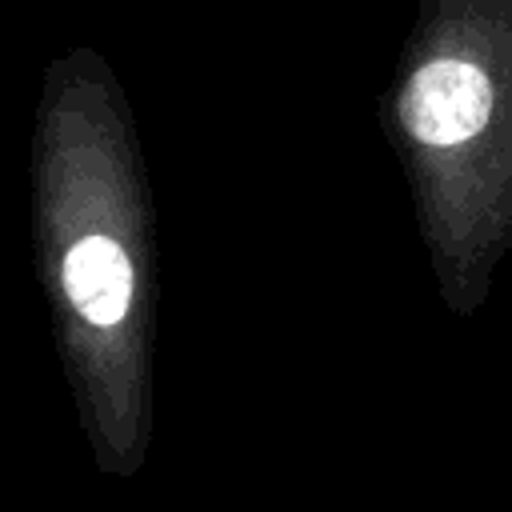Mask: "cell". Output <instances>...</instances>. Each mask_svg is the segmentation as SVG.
I'll return each mask as SVG.
<instances>
[{"mask_svg": "<svg viewBox=\"0 0 512 512\" xmlns=\"http://www.w3.org/2000/svg\"><path fill=\"white\" fill-rule=\"evenodd\" d=\"M492 116V80L468 60H432L412 72L400 96L404 128L432 148L476 136Z\"/></svg>", "mask_w": 512, "mask_h": 512, "instance_id": "cell-1", "label": "cell"}, {"mask_svg": "<svg viewBox=\"0 0 512 512\" xmlns=\"http://www.w3.org/2000/svg\"><path fill=\"white\" fill-rule=\"evenodd\" d=\"M64 292L72 308L96 324L112 328L132 304V264L112 236H84L64 256Z\"/></svg>", "mask_w": 512, "mask_h": 512, "instance_id": "cell-2", "label": "cell"}]
</instances>
